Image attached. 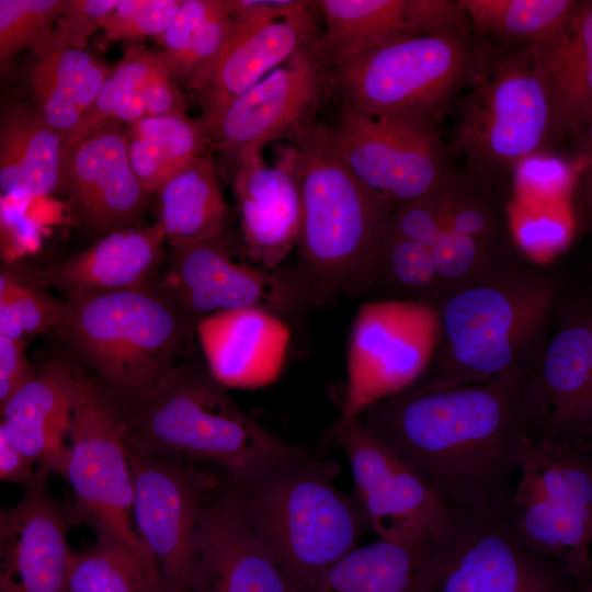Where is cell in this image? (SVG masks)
<instances>
[{
    "label": "cell",
    "mask_w": 592,
    "mask_h": 592,
    "mask_svg": "<svg viewBox=\"0 0 592 592\" xmlns=\"http://www.w3.org/2000/svg\"><path fill=\"white\" fill-rule=\"evenodd\" d=\"M526 367L442 390L402 391L360 417L447 506L501 511L519 469Z\"/></svg>",
    "instance_id": "obj_1"
},
{
    "label": "cell",
    "mask_w": 592,
    "mask_h": 592,
    "mask_svg": "<svg viewBox=\"0 0 592 592\" xmlns=\"http://www.w3.org/2000/svg\"><path fill=\"white\" fill-rule=\"evenodd\" d=\"M569 292L553 267L522 254L442 293L433 306L437 344L424 371L402 391L475 384L533 363Z\"/></svg>",
    "instance_id": "obj_2"
},
{
    "label": "cell",
    "mask_w": 592,
    "mask_h": 592,
    "mask_svg": "<svg viewBox=\"0 0 592 592\" xmlns=\"http://www.w3.org/2000/svg\"><path fill=\"white\" fill-rule=\"evenodd\" d=\"M113 403L129 449L216 465L234 485L308 456L247 415L207 367L189 360H181L144 394Z\"/></svg>",
    "instance_id": "obj_3"
},
{
    "label": "cell",
    "mask_w": 592,
    "mask_h": 592,
    "mask_svg": "<svg viewBox=\"0 0 592 592\" xmlns=\"http://www.w3.org/2000/svg\"><path fill=\"white\" fill-rule=\"evenodd\" d=\"M301 198L298 269L323 303L365 293L395 209L345 166L332 129L311 118L289 136Z\"/></svg>",
    "instance_id": "obj_4"
},
{
    "label": "cell",
    "mask_w": 592,
    "mask_h": 592,
    "mask_svg": "<svg viewBox=\"0 0 592 592\" xmlns=\"http://www.w3.org/2000/svg\"><path fill=\"white\" fill-rule=\"evenodd\" d=\"M338 465L309 456L230 489L244 520L300 592H308L368 528L353 496L335 486Z\"/></svg>",
    "instance_id": "obj_5"
},
{
    "label": "cell",
    "mask_w": 592,
    "mask_h": 592,
    "mask_svg": "<svg viewBox=\"0 0 592 592\" xmlns=\"http://www.w3.org/2000/svg\"><path fill=\"white\" fill-rule=\"evenodd\" d=\"M60 328L115 402L155 386L186 354L195 332L156 280L68 301Z\"/></svg>",
    "instance_id": "obj_6"
},
{
    "label": "cell",
    "mask_w": 592,
    "mask_h": 592,
    "mask_svg": "<svg viewBox=\"0 0 592 592\" xmlns=\"http://www.w3.org/2000/svg\"><path fill=\"white\" fill-rule=\"evenodd\" d=\"M494 46L474 30L419 36L332 64V80L345 106L439 129Z\"/></svg>",
    "instance_id": "obj_7"
},
{
    "label": "cell",
    "mask_w": 592,
    "mask_h": 592,
    "mask_svg": "<svg viewBox=\"0 0 592 592\" xmlns=\"http://www.w3.org/2000/svg\"><path fill=\"white\" fill-rule=\"evenodd\" d=\"M449 141L464 170L499 186L522 162L558 144L554 114L526 47L494 46L487 69L458 98Z\"/></svg>",
    "instance_id": "obj_8"
},
{
    "label": "cell",
    "mask_w": 592,
    "mask_h": 592,
    "mask_svg": "<svg viewBox=\"0 0 592 592\" xmlns=\"http://www.w3.org/2000/svg\"><path fill=\"white\" fill-rule=\"evenodd\" d=\"M505 513L521 539L591 583L592 442L522 437Z\"/></svg>",
    "instance_id": "obj_9"
},
{
    "label": "cell",
    "mask_w": 592,
    "mask_h": 592,
    "mask_svg": "<svg viewBox=\"0 0 592 592\" xmlns=\"http://www.w3.org/2000/svg\"><path fill=\"white\" fill-rule=\"evenodd\" d=\"M389 228L429 249L442 293L522 254L499 186L456 164L430 193L398 209Z\"/></svg>",
    "instance_id": "obj_10"
},
{
    "label": "cell",
    "mask_w": 592,
    "mask_h": 592,
    "mask_svg": "<svg viewBox=\"0 0 592 592\" xmlns=\"http://www.w3.org/2000/svg\"><path fill=\"white\" fill-rule=\"evenodd\" d=\"M62 477L96 536L125 549L152 591L163 592L158 569L135 531L128 447L115 406L96 380L80 373H77Z\"/></svg>",
    "instance_id": "obj_11"
},
{
    "label": "cell",
    "mask_w": 592,
    "mask_h": 592,
    "mask_svg": "<svg viewBox=\"0 0 592 592\" xmlns=\"http://www.w3.org/2000/svg\"><path fill=\"white\" fill-rule=\"evenodd\" d=\"M156 281L195 325L224 310L255 308L280 317L323 304L298 267L257 265L227 230L170 247L166 270Z\"/></svg>",
    "instance_id": "obj_12"
},
{
    "label": "cell",
    "mask_w": 592,
    "mask_h": 592,
    "mask_svg": "<svg viewBox=\"0 0 592 592\" xmlns=\"http://www.w3.org/2000/svg\"><path fill=\"white\" fill-rule=\"evenodd\" d=\"M523 436L592 442V300L570 291L520 390Z\"/></svg>",
    "instance_id": "obj_13"
},
{
    "label": "cell",
    "mask_w": 592,
    "mask_h": 592,
    "mask_svg": "<svg viewBox=\"0 0 592 592\" xmlns=\"http://www.w3.org/2000/svg\"><path fill=\"white\" fill-rule=\"evenodd\" d=\"M433 306L379 299L363 303L348 352V383L338 422L410 386L424 371L439 341Z\"/></svg>",
    "instance_id": "obj_14"
},
{
    "label": "cell",
    "mask_w": 592,
    "mask_h": 592,
    "mask_svg": "<svg viewBox=\"0 0 592 592\" xmlns=\"http://www.w3.org/2000/svg\"><path fill=\"white\" fill-rule=\"evenodd\" d=\"M349 170L395 212L430 193L456 164L439 129L343 106L332 129Z\"/></svg>",
    "instance_id": "obj_15"
},
{
    "label": "cell",
    "mask_w": 592,
    "mask_h": 592,
    "mask_svg": "<svg viewBox=\"0 0 592 592\" xmlns=\"http://www.w3.org/2000/svg\"><path fill=\"white\" fill-rule=\"evenodd\" d=\"M428 592H592L558 559L530 548L505 509L463 511Z\"/></svg>",
    "instance_id": "obj_16"
},
{
    "label": "cell",
    "mask_w": 592,
    "mask_h": 592,
    "mask_svg": "<svg viewBox=\"0 0 592 592\" xmlns=\"http://www.w3.org/2000/svg\"><path fill=\"white\" fill-rule=\"evenodd\" d=\"M133 522L153 560L163 592H187L193 535L207 488L216 481L194 464L128 448Z\"/></svg>",
    "instance_id": "obj_17"
},
{
    "label": "cell",
    "mask_w": 592,
    "mask_h": 592,
    "mask_svg": "<svg viewBox=\"0 0 592 592\" xmlns=\"http://www.w3.org/2000/svg\"><path fill=\"white\" fill-rule=\"evenodd\" d=\"M322 60L316 41L234 100L209 126L223 158L236 169L309 121L325 86Z\"/></svg>",
    "instance_id": "obj_18"
},
{
    "label": "cell",
    "mask_w": 592,
    "mask_h": 592,
    "mask_svg": "<svg viewBox=\"0 0 592 592\" xmlns=\"http://www.w3.org/2000/svg\"><path fill=\"white\" fill-rule=\"evenodd\" d=\"M187 592H300L218 479L201 503Z\"/></svg>",
    "instance_id": "obj_19"
},
{
    "label": "cell",
    "mask_w": 592,
    "mask_h": 592,
    "mask_svg": "<svg viewBox=\"0 0 592 592\" xmlns=\"http://www.w3.org/2000/svg\"><path fill=\"white\" fill-rule=\"evenodd\" d=\"M58 189L81 224L105 234L133 227L149 195L130 166L118 123L64 143Z\"/></svg>",
    "instance_id": "obj_20"
},
{
    "label": "cell",
    "mask_w": 592,
    "mask_h": 592,
    "mask_svg": "<svg viewBox=\"0 0 592 592\" xmlns=\"http://www.w3.org/2000/svg\"><path fill=\"white\" fill-rule=\"evenodd\" d=\"M317 39L322 59L337 61L410 38L471 31L458 0H320Z\"/></svg>",
    "instance_id": "obj_21"
},
{
    "label": "cell",
    "mask_w": 592,
    "mask_h": 592,
    "mask_svg": "<svg viewBox=\"0 0 592 592\" xmlns=\"http://www.w3.org/2000/svg\"><path fill=\"white\" fill-rule=\"evenodd\" d=\"M35 471L0 530V592H68L72 549L64 511Z\"/></svg>",
    "instance_id": "obj_22"
},
{
    "label": "cell",
    "mask_w": 592,
    "mask_h": 592,
    "mask_svg": "<svg viewBox=\"0 0 592 592\" xmlns=\"http://www.w3.org/2000/svg\"><path fill=\"white\" fill-rule=\"evenodd\" d=\"M234 190L246 255L261 267H280L296 247L301 221L293 148L274 166L262 152L244 158L235 169Z\"/></svg>",
    "instance_id": "obj_23"
},
{
    "label": "cell",
    "mask_w": 592,
    "mask_h": 592,
    "mask_svg": "<svg viewBox=\"0 0 592 592\" xmlns=\"http://www.w3.org/2000/svg\"><path fill=\"white\" fill-rule=\"evenodd\" d=\"M195 333L208 372L225 388L254 389L273 383L289 343L282 319L255 308L212 314L196 322Z\"/></svg>",
    "instance_id": "obj_24"
},
{
    "label": "cell",
    "mask_w": 592,
    "mask_h": 592,
    "mask_svg": "<svg viewBox=\"0 0 592 592\" xmlns=\"http://www.w3.org/2000/svg\"><path fill=\"white\" fill-rule=\"evenodd\" d=\"M77 372L52 362L12 395L0 412L11 445L36 473L62 476L75 398Z\"/></svg>",
    "instance_id": "obj_25"
},
{
    "label": "cell",
    "mask_w": 592,
    "mask_h": 592,
    "mask_svg": "<svg viewBox=\"0 0 592 592\" xmlns=\"http://www.w3.org/2000/svg\"><path fill=\"white\" fill-rule=\"evenodd\" d=\"M316 41L312 11L259 26L230 20L225 45L196 92L208 128L234 100Z\"/></svg>",
    "instance_id": "obj_26"
},
{
    "label": "cell",
    "mask_w": 592,
    "mask_h": 592,
    "mask_svg": "<svg viewBox=\"0 0 592 592\" xmlns=\"http://www.w3.org/2000/svg\"><path fill=\"white\" fill-rule=\"evenodd\" d=\"M556 124L565 138L590 143L592 127V1L580 0L569 20L549 37L526 47Z\"/></svg>",
    "instance_id": "obj_27"
},
{
    "label": "cell",
    "mask_w": 592,
    "mask_h": 592,
    "mask_svg": "<svg viewBox=\"0 0 592 592\" xmlns=\"http://www.w3.org/2000/svg\"><path fill=\"white\" fill-rule=\"evenodd\" d=\"M164 236L156 223L103 236L61 264L43 270L38 281L64 292L69 301L144 286L166 258Z\"/></svg>",
    "instance_id": "obj_28"
},
{
    "label": "cell",
    "mask_w": 592,
    "mask_h": 592,
    "mask_svg": "<svg viewBox=\"0 0 592 592\" xmlns=\"http://www.w3.org/2000/svg\"><path fill=\"white\" fill-rule=\"evenodd\" d=\"M449 538L429 534L407 540L379 538L356 546L308 592H428Z\"/></svg>",
    "instance_id": "obj_29"
},
{
    "label": "cell",
    "mask_w": 592,
    "mask_h": 592,
    "mask_svg": "<svg viewBox=\"0 0 592 592\" xmlns=\"http://www.w3.org/2000/svg\"><path fill=\"white\" fill-rule=\"evenodd\" d=\"M32 52L26 73L32 105L65 143L113 67L87 48L61 42L54 31Z\"/></svg>",
    "instance_id": "obj_30"
},
{
    "label": "cell",
    "mask_w": 592,
    "mask_h": 592,
    "mask_svg": "<svg viewBox=\"0 0 592 592\" xmlns=\"http://www.w3.org/2000/svg\"><path fill=\"white\" fill-rule=\"evenodd\" d=\"M61 137L32 103L8 96L0 103V192L3 197L32 200L58 190Z\"/></svg>",
    "instance_id": "obj_31"
},
{
    "label": "cell",
    "mask_w": 592,
    "mask_h": 592,
    "mask_svg": "<svg viewBox=\"0 0 592 592\" xmlns=\"http://www.w3.org/2000/svg\"><path fill=\"white\" fill-rule=\"evenodd\" d=\"M155 194L157 224L169 247L209 239L227 230L229 210L215 163L206 155L175 172Z\"/></svg>",
    "instance_id": "obj_32"
},
{
    "label": "cell",
    "mask_w": 592,
    "mask_h": 592,
    "mask_svg": "<svg viewBox=\"0 0 592 592\" xmlns=\"http://www.w3.org/2000/svg\"><path fill=\"white\" fill-rule=\"evenodd\" d=\"M124 130L130 166L147 194L204 155L212 139L205 121L185 113L145 116Z\"/></svg>",
    "instance_id": "obj_33"
},
{
    "label": "cell",
    "mask_w": 592,
    "mask_h": 592,
    "mask_svg": "<svg viewBox=\"0 0 592 592\" xmlns=\"http://www.w3.org/2000/svg\"><path fill=\"white\" fill-rule=\"evenodd\" d=\"M383 299L434 306L442 288L433 257L418 241L386 227L371 262L366 291Z\"/></svg>",
    "instance_id": "obj_34"
},
{
    "label": "cell",
    "mask_w": 592,
    "mask_h": 592,
    "mask_svg": "<svg viewBox=\"0 0 592 592\" xmlns=\"http://www.w3.org/2000/svg\"><path fill=\"white\" fill-rule=\"evenodd\" d=\"M471 27L505 47H527L563 26L580 0H458Z\"/></svg>",
    "instance_id": "obj_35"
},
{
    "label": "cell",
    "mask_w": 592,
    "mask_h": 592,
    "mask_svg": "<svg viewBox=\"0 0 592 592\" xmlns=\"http://www.w3.org/2000/svg\"><path fill=\"white\" fill-rule=\"evenodd\" d=\"M163 62L159 50H151L141 44L127 46L66 141L82 138L109 123L126 126L144 118L143 87Z\"/></svg>",
    "instance_id": "obj_36"
},
{
    "label": "cell",
    "mask_w": 592,
    "mask_h": 592,
    "mask_svg": "<svg viewBox=\"0 0 592 592\" xmlns=\"http://www.w3.org/2000/svg\"><path fill=\"white\" fill-rule=\"evenodd\" d=\"M67 587L68 592H153L130 555L100 536L89 549L72 551Z\"/></svg>",
    "instance_id": "obj_37"
},
{
    "label": "cell",
    "mask_w": 592,
    "mask_h": 592,
    "mask_svg": "<svg viewBox=\"0 0 592 592\" xmlns=\"http://www.w3.org/2000/svg\"><path fill=\"white\" fill-rule=\"evenodd\" d=\"M64 5L65 0H0V81L19 54L53 33Z\"/></svg>",
    "instance_id": "obj_38"
},
{
    "label": "cell",
    "mask_w": 592,
    "mask_h": 592,
    "mask_svg": "<svg viewBox=\"0 0 592 592\" xmlns=\"http://www.w3.org/2000/svg\"><path fill=\"white\" fill-rule=\"evenodd\" d=\"M182 0H118L101 24L103 44L140 45L164 32Z\"/></svg>",
    "instance_id": "obj_39"
},
{
    "label": "cell",
    "mask_w": 592,
    "mask_h": 592,
    "mask_svg": "<svg viewBox=\"0 0 592 592\" xmlns=\"http://www.w3.org/2000/svg\"><path fill=\"white\" fill-rule=\"evenodd\" d=\"M4 306L16 320L24 337L47 332L56 326L60 327L66 314V305L48 299L21 280Z\"/></svg>",
    "instance_id": "obj_40"
},
{
    "label": "cell",
    "mask_w": 592,
    "mask_h": 592,
    "mask_svg": "<svg viewBox=\"0 0 592 592\" xmlns=\"http://www.w3.org/2000/svg\"><path fill=\"white\" fill-rule=\"evenodd\" d=\"M118 0H65L54 32L57 37L77 48H87L90 37L101 29L106 15Z\"/></svg>",
    "instance_id": "obj_41"
},
{
    "label": "cell",
    "mask_w": 592,
    "mask_h": 592,
    "mask_svg": "<svg viewBox=\"0 0 592 592\" xmlns=\"http://www.w3.org/2000/svg\"><path fill=\"white\" fill-rule=\"evenodd\" d=\"M225 5V0H182L171 22L157 38L164 60L175 56L209 19Z\"/></svg>",
    "instance_id": "obj_42"
},
{
    "label": "cell",
    "mask_w": 592,
    "mask_h": 592,
    "mask_svg": "<svg viewBox=\"0 0 592 592\" xmlns=\"http://www.w3.org/2000/svg\"><path fill=\"white\" fill-rule=\"evenodd\" d=\"M235 25L259 26L312 11L315 1L306 0H227Z\"/></svg>",
    "instance_id": "obj_43"
},
{
    "label": "cell",
    "mask_w": 592,
    "mask_h": 592,
    "mask_svg": "<svg viewBox=\"0 0 592 592\" xmlns=\"http://www.w3.org/2000/svg\"><path fill=\"white\" fill-rule=\"evenodd\" d=\"M146 116L185 113L186 100L163 62L143 87Z\"/></svg>",
    "instance_id": "obj_44"
},
{
    "label": "cell",
    "mask_w": 592,
    "mask_h": 592,
    "mask_svg": "<svg viewBox=\"0 0 592 592\" xmlns=\"http://www.w3.org/2000/svg\"><path fill=\"white\" fill-rule=\"evenodd\" d=\"M34 372L27 361L24 342L0 333V412Z\"/></svg>",
    "instance_id": "obj_45"
},
{
    "label": "cell",
    "mask_w": 592,
    "mask_h": 592,
    "mask_svg": "<svg viewBox=\"0 0 592 592\" xmlns=\"http://www.w3.org/2000/svg\"><path fill=\"white\" fill-rule=\"evenodd\" d=\"M35 476L33 464L10 443L0 421V481L30 485Z\"/></svg>",
    "instance_id": "obj_46"
},
{
    "label": "cell",
    "mask_w": 592,
    "mask_h": 592,
    "mask_svg": "<svg viewBox=\"0 0 592 592\" xmlns=\"http://www.w3.org/2000/svg\"><path fill=\"white\" fill-rule=\"evenodd\" d=\"M19 253L16 239L5 214L4 201L0 192V259H13Z\"/></svg>",
    "instance_id": "obj_47"
},
{
    "label": "cell",
    "mask_w": 592,
    "mask_h": 592,
    "mask_svg": "<svg viewBox=\"0 0 592 592\" xmlns=\"http://www.w3.org/2000/svg\"><path fill=\"white\" fill-rule=\"evenodd\" d=\"M7 510L0 509V530L5 519Z\"/></svg>",
    "instance_id": "obj_48"
},
{
    "label": "cell",
    "mask_w": 592,
    "mask_h": 592,
    "mask_svg": "<svg viewBox=\"0 0 592 592\" xmlns=\"http://www.w3.org/2000/svg\"><path fill=\"white\" fill-rule=\"evenodd\" d=\"M4 303H5V301H3L2 299H0V310H1V308H2V306H3Z\"/></svg>",
    "instance_id": "obj_49"
}]
</instances>
